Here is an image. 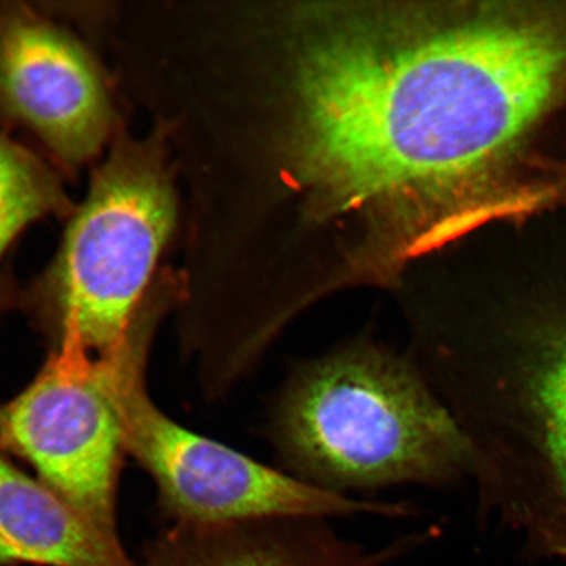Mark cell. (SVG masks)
I'll list each match as a JSON object with an SVG mask.
<instances>
[{"instance_id":"10","label":"cell","mask_w":566,"mask_h":566,"mask_svg":"<svg viewBox=\"0 0 566 566\" xmlns=\"http://www.w3.org/2000/svg\"><path fill=\"white\" fill-rule=\"evenodd\" d=\"M69 201L51 169L33 154L0 134V263L28 224L51 214H66ZM12 294L0 280V313Z\"/></svg>"},{"instance_id":"1","label":"cell","mask_w":566,"mask_h":566,"mask_svg":"<svg viewBox=\"0 0 566 566\" xmlns=\"http://www.w3.org/2000/svg\"><path fill=\"white\" fill-rule=\"evenodd\" d=\"M300 86L304 167L338 201L430 190L480 221L565 195L528 177L533 142L566 105L565 2L479 4L427 32L321 42Z\"/></svg>"},{"instance_id":"6","label":"cell","mask_w":566,"mask_h":566,"mask_svg":"<svg viewBox=\"0 0 566 566\" xmlns=\"http://www.w3.org/2000/svg\"><path fill=\"white\" fill-rule=\"evenodd\" d=\"M0 446L27 460L42 484L103 533L117 534V483L125 451L108 367L53 350L15 398L0 402Z\"/></svg>"},{"instance_id":"2","label":"cell","mask_w":566,"mask_h":566,"mask_svg":"<svg viewBox=\"0 0 566 566\" xmlns=\"http://www.w3.org/2000/svg\"><path fill=\"white\" fill-rule=\"evenodd\" d=\"M405 317L410 356L471 446L481 507L566 560V293L424 295Z\"/></svg>"},{"instance_id":"7","label":"cell","mask_w":566,"mask_h":566,"mask_svg":"<svg viewBox=\"0 0 566 566\" xmlns=\"http://www.w3.org/2000/svg\"><path fill=\"white\" fill-rule=\"evenodd\" d=\"M0 108L69 167L101 153L113 125L108 90L86 49L17 6L0 7Z\"/></svg>"},{"instance_id":"4","label":"cell","mask_w":566,"mask_h":566,"mask_svg":"<svg viewBox=\"0 0 566 566\" xmlns=\"http://www.w3.org/2000/svg\"><path fill=\"white\" fill-rule=\"evenodd\" d=\"M165 138H122L97 169L59 253L21 300L55 346L115 356L150 300L176 226Z\"/></svg>"},{"instance_id":"9","label":"cell","mask_w":566,"mask_h":566,"mask_svg":"<svg viewBox=\"0 0 566 566\" xmlns=\"http://www.w3.org/2000/svg\"><path fill=\"white\" fill-rule=\"evenodd\" d=\"M140 566L41 481L0 454V564Z\"/></svg>"},{"instance_id":"5","label":"cell","mask_w":566,"mask_h":566,"mask_svg":"<svg viewBox=\"0 0 566 566\" xmlns=\"http://www.w3.org/2000/svg\"><path fill=\"white\" fill-rule=\"evenodd\" d=\"M158 325L157 318H139L123 348L104 360L125 451L150 473L161 507L176 523L412 514L405 502L359 500L321 490L169 419L146 388L148 349Z\"/></svg>"},{"instance_id":"3","label":"cell","mask_w":566,"mask_h":566,"mask_svg":"<svg viewBox=\"0 0 566 566\" xmlns=\"http://www.w3.org/2000/svg\"><path fill=\"white\" fill-rule=\"evenodd\" d=\"M263 436L282 471L345 495L450 486L475 470L419 364L367 334L290 367L268 400Z\"/></svg>"},{"instance_id":"8","label":"cell","mask_w":566,"mask_h":566,"mask_svg":"<svg viewBox=\"0 0 566 566\" xmlns=\"http://www.w3.org/2000/svg\"><path fill=\"white\" fill-rule=\"evenodd\" d=\"M323 518H268L176 526L148 548L140 566H380L420 543L410 536L369 552Z\"/></svg>"}]
</instances>
